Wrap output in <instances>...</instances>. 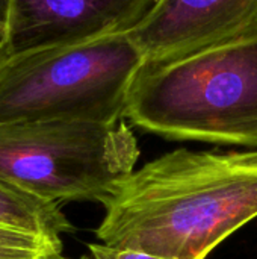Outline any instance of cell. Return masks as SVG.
Instances as JSON below:
<instances>
[{
  "label": "cell",
  "instance_id": "6da1fadb",
  "mask_svg": "<svg viewBox=\"0 0 257 259\" xmlns=\"http://www.w3.org/2000/svg\"><path fill=\"white\" fill-rule=\"evenodd\" d=\"M101 244L167 259H206L257 217V149H177L123 178L103 203Z\"/></svg>",
  "mask_w": 257,
  "mask_h": 259
},
{
  "label": "cell",
  "instance_id": "7a4b0ae2",
  "mask_svg": "<svg viewBox=\"0 0 257 259\" xmlns=\"http://www.w3.org/2000/svg\"><path fill=\"white\" fill-rule=\"evenodd\" d=\"M124 117L167 140L257 149V36L145 64Z\"/></svg>",
  "mask_w": 257,
  "mask_h": 259
},
{
  "label": "cell",
  "instance_id": "3957f363",
  "mask_svg": "<svg viewBox=\"0 0 257 259\" xmlns=\"http://www.w3.org/2000/svg\"><path fill=\"white\" fill-rule=\"evenodd\" d=\"M144 65L129 33L12 56L0 70V123L124 120Z\"/></svg>",
  "mask_w": 257,
  "mask_h": 259
},
{
  "label": "cell",
  "instance_id": "277c9868",
  "mask_svg": "<svg viewBox=\"0 0 257 259\" xmlns=\"http://www.w3.org/2000/svg\"><path fill=\"white\" fill-rule=\"evenodd\" d=\"M138 159V140L126 118L0 123V178L56 203L103 205Z\"/></svg>",
  "mask_w": 257,
  "mask_h": 259
},
{
  "label": "cell",
  "instance_id": "5b68a950",
  "mask_svg": "<svg viewBox=\"0 0 257 259\" xmlns=\"http://www.w3.org/2000/svg\"><path fill=\"white\" fill-rule=\"evenodd\" d=\"M129 35L145 64L173 62L257 36V0H158Z\"/></svg>",
  "mask_w": 257,
  "mask_h": 259
},
{
  "label": "cell",
  "instance_id": "8992f818",
  "mask_svg": "<svg viewBox=\"0 0 257 259\" xmlns=\"http://www.w3.org/2000/svg\"><path fill=\"white\" fill-rule=\"evenodd\" d=\"M158 0H11L12 56L129 33Z\"/></svg>",
  "mask_w": 257,
  "mask_h": 259
},
{
  "label": "cell",
  "instance_id": "52a82bcc",
  "mask_svg": "<svg viewBox=\"0 0 257 259\" xmlns=\"http://www.w3.org/2000/svg\"><path fill=\"white\" fill-rule=\"evenodd\" d=\"M0 225L62 240L73 225L61 211V203L32 194L0 178Z\"/></svg>",
  "mask_w": 257,
  "mask_h": 259
},
{
  "label": "cell",
  "instance_id": "ba28073f",
  "mask_svg": "<svg viewBox=\"0 0 257 259\" xmlns=\"http://www.w3.org/2000/svg\"><path fill=\"white\" fill-rule=\"evenodd\" d=\"M62 250V240L0 225V259H50Z\"/></svg>",
  "mask_w": 257,
  "mask_h": 259
},
{
  "label": "cell",
  "instance_id": "9c48e42d",
  "mask_svg": "<svg viewBox=\"0 0 257 259\" xmlns=\"http://www.w3.org/2000/svg\"><path fill=\"white\" fill-rule=\"evenodd\" d=\"M89 252L92 259H167L162 256H156L151 253L132 250V249H120L111 247L106 244H89Z\"/></svg>",
  "mask_w": 257,
  "mask_h": 259
},
{
  "label": "cell",
  "instance_id": "30bf717a",
  "mask_svg": "<svg viewBox=\"0 0 257 259\" xmlns=\"http://www.w3.org/2000/svg\"><path fill=\"white\" fill-rule=\"evenodd\" d=\"M9 8L11 0H0V70L12 58L9 38Z\"/></svg>",
  "mask_w": 257,
  "mask_h": 259
},
{
  "label": "cell",
  "instance_id": "8fae6325",
  "mask_svg": "<svg viewBox=\"0 0 257 259\" xmlns=\"http://www.w3.org/2000/svg\"><path fill=\"white\" fill-rule=\"evenodd\" d=\"M50 259H70V258L64 256V253H61V255H58V256H53V258H50ZM82 259H92V256H83Z\"/></svg>",
  "mask_w": 257,
  "mask_h": 259
}]
</instances>
